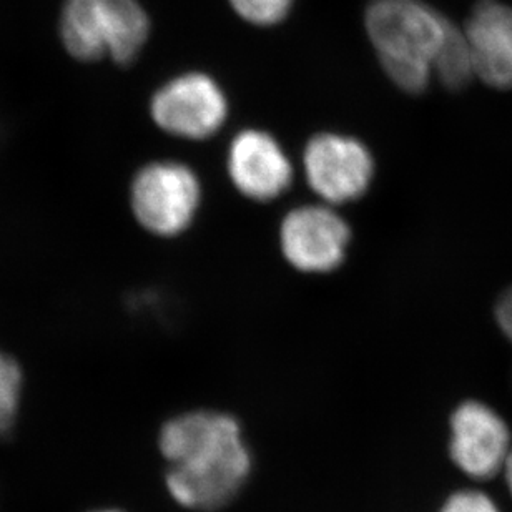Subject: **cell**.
I'll use <instances>...</instances> for the list:
<instances>
[{
	"instance_id": "obj_1",
	"label": "cell",
	"mask_w": 512,
	"mask_h": 512,
	"mask_svg": "<svg viewBox=\"0 0 512 512\" xmlns=\"http://www.w3.org/2000/svg\"><path fill=\"white\" fill-rule=\"evenodd\" d=\"M160 448L170 463L168 491L182 506L198 511L230 503L252 468L237 421L215 411L170 419L160 433Z\"/></svg>"
},
{
	"instance_id": "obj_9",
	"label": "cell",
	"mask_w": 512,
	"mask_h": 512,
	"mask_svg": "<svg viewBox=\"0 0 512 512\" xmlns=\"http://www.w3.org/2000/svg\"><path fill=\"white\" fill-rule=\"evenodd\" d=\"M227 168L233 187L253 202L281 197L293 182V165L271 133L247 128L228 148Z\"/></svg>"
},
{
	"instance_id": "obj_16",
	"label": "cell",
	"mask_w": 512,
	"mask_h": 512,
	"mask_svg": "<svg viewBox=\"0 0 512 512\" xmlns=\"http://www.w3.org/2000/svg\"><path fill=\"white\" fill-rule=\"evenodd\" d=\"M504 479H506V486H508L509 493L512 496V451L509 454L508 463H506V468H504Z\"/></svg>"
},
{
	"instance_id": "obj_3",
	"label": "cell",
	"mask_w": 512,
	"mask_h": 512,
	"mask_svg": "<svg viewBox=\"0 0 512 512\" xmlns=\"http://www.w3.org/2000/svg\"><path fill=\"white\" fill-rule=\"evenodd\" d=\"M152 15L142 0H62L57 39L79 64H135L152 37Z\"/></svg>"
},
{
	"instance_id": "obj_8",
	"label": "cell",
	"mask_w": 512,
	"mask_h": 512,
	"mask_svg": "<svg viewBox=\"0 0 512 512\" xmlns=\"http://www.w3.org/2000/svg\"><path fill=\"white\" fill-rule=\"evenodd\" d=\"M512 451L511 431L503 416L481 401L459 404L451 416L449 453L469 478L491 479L503 473Z\"/></svg>"
},
{
	"instance_id": "obj_4",
	"label": "cell",
	"mask_w": 512,
	"mask_h": 512,
	"mask_svg": "<svg viewBox=\"0 0 512 512\" xmlns=\"http://www.w3.org/2000/svg\"><path fill=\"white\" fill-rule=\"evenodd\" d=\"M202 182L192 167L177 160L143 165L130 183V208L138 225L155 237L187 232L202 205Z\"/></svg>"
},
{
	"instance_id": "obj_15",
	"label": "cell",
	"mask_w": 512,
	"mask_h": 512,
	"mask_svg": "<svg viewBox=\"0 0 512 512\" xmlns=\"http://www.w3.org/2000/svg\"><path fill=\"white\" fill-rule=\"evenodd\" d=\"M496 321L504 336L512 343V288L504 291L496 305Z\"/></svg>"
},
{
	"instance_id": "obj_6",
	"label": "cell",
	"mask_w": 512,
	"mask_h": 512,
	"mask_svg": "<svg viewBox=\"0 0 512 512\" xmlns=\"http://www.w3.org/2000/svg\"><path fill=\"white\" fill-rule=\"evenodd\" d=\"M303 172L321 202L335 207L356 202L368 192L375 178V158L358 138L323 132L306 143Z\"/></svg>"
},
{
	"instance_id": "obj_17",
	"label": "cell",
	"mask_w": 512,
	"mask_h": 512,
	"mask_svg": "<svg viewBox=\"0 0 512 512\" xmlns=\"http://www.w3.org/2000/svg\"><path fill=\"white\" fill-rule=\"evenodd\" d=\"M100 512H117V511H100Z\"/></svg>"
},
{
	"instance_id": "obj_7",
	"label": "cell",
	"mask_w": 512,
	"mask_h": 512,
	"mask_svg": "<svg viewBox=\"0 0 512 512\" xmlns=\"http://www.w3.org/2000/svg\"><path fill=\"white\" fill-rule=\"evenodd\" d=\"M350 242V225L326 203L293 208L281 222V253L293 268L305 273L340 268Z\"/></svg>"
},
{
	"instance_id": "obj_11",
	"label": "cell",
	"mask_w": 512,
	"mask_h": 512,
	"mask_svg": "<svg viewBox=\"0 0 512 512\" xmlns=\"http://www.w3.org/2000/svg\"><path fill=\"white\" fill-rule=\"evenodd\" d=\"M434 79L449 90H463L476 79L473 54L463 27L451 25L433 64Z\"/></svg>"
},
{
	"instance_id": "obj_2",
	"label": "cell",
	"mask_w": 512,
	"mask_h": 512,
	"mask_svg": "<svg viewBox=\"0 0 512 512\" xmlns=\"http://www.w3.org/2000/svg\"><path fill=\"white\" fill-rule=\"evenodd\" d=\"M453 20L426 0H370L365 29L381 69L399 90L419 95L434 79L433 64Z\"/></svg>"
},
{
	"instance_id": "obj_5",
	"label": "cell",
	"mask_w": 512,
	"mask_h": 512,
	"mask_svg": "<svg viewBox=\"0 0 512 512\" xmlns=\"http://www.w3.org/2000/svg\"><path fill=\"white\" fill-rule=\"evenodd\" d=\"M148 114L153 124L170 137L200 142L225 127L230 102L213 75L187 70L153 90Z\"/></svg>"
},
{
	"instance_id": "obj_12",
	"label": "cell",
	"mask_w": 512,
	"mask_h": 512,
	"mask_svg": "<svg viewBox=\"0 0 512 512\" xmlns=\"http://www.w3.org/2000/svg\"><path fill=\"white\" fill-rule=\"evenodd\" d=\"M235 14L253 27H275L290 17L296 0H228Z\"/></svg>"
},
{
	"instance_id": "obj_14",
	"label": "cell",
	"mask_w": 512,
	"mask_h": 512,
	"mask_svg": "<svg viewBox=\"0 0 512 512\" xmlns=\"http://www.w3.org/2000/svg\"><path fill=\"white\" fill-rule=\"evenodd\" d=\"M441 512H501V509L483 491L466 489L453 494L446 501Z\"/></svg>"
},
{
	"instance_id": "obj_10",
	"label": "cell",
	"mask_w": 512,
	"mask_h": 512,
	"mask_svg": "<svg viewBox=\"0 0 512 512\" xmlns=\"http://www.w3.org/2000/svg\"><path fill=\"white\" fill-rule=\"evenodd\" d=\"M476 79L496 90H512V5L479 0L463 25Z\"/></svg>"
},
{
	"instance_id": "obj_13",
	"label": "cell",
	"mask_w": 512,
	"mask_h": 512,
	"mask_svg": "<svg viewBox=\"0 0 512 512\" xmlns=\"http://www.w3.org/2000/svg\"><path fill=\"white\" fill-rule=\"evenodd\" d=\"M22 371L17 361L0 350V436L9 431L19 409Z\"/></svg>"
}]
</instances>
